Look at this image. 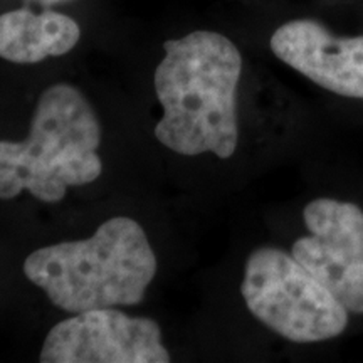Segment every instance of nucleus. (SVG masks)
I'll return each mask as SVG.
<instances>
[{"instance_id":"nucleus-1","label":"nucleus","mask_w":363,"mask_h":363,"mask_svg":"<svg viewBox=\"0 0 363 363\" xmlns=\"http://www.w3.org/2000/svg\"><path fill=\"white\" fill-rule=\"evenodd\" d=\"M155 71V93L163 116L155 136L180 155H234L239 142L238 84L242 57L230 39L195 30L167 40Z\"/></svg>"},{"instance_id":"nucleus-2","label":"nucleus","mask_w":363,"mask_h":363,"mask_svg":"<svg viewBox=\"0 0 363 363\" xmlns=\"http://www.w3.org/2000/svg\"><path fill=\"white\" fill-rule=\"evenodd\" d=\"M26 278L66 313L138 305L157 274L147 233L130 217H113L83 240L35 249Z\"/></svg>"},{"instance_id":"nucleus-3","label":"nucleus","mask_w":363,"mask_h":363,"mask_svg":"<svg viewBox=\"0 0 363 363\" xmlns=\"http://www.w3.org/2000/svg\"><path fill=\"white\" fill-rule=\"evenodd\" d=\"M101 125L76 86L57 83L43 91L22 142H0V199L27 190L40 202L65 199L67 187H81L101 175L98 155Z\"/></svg>"},{"instance_id":"nucleus-4","label":"nucleus","mask_w":363,"mask_h":363,"mask_svg":"<svg viewBox=\"0 0 363 363\" xmlns=\"http://www.w3.org/2000/svg\"><path fill=\"white\" fill-rule=\"evenodd\" d=\"M240 293L249 311L289 342H325L348 325L347 308L281 249L261 247L249 256Z\"/></svg>"},{"instance_id":"nucleus-5","label":"nucleus","mask_w":363,"mask_h":363,"mask_svg":"<svg viewBox=\"0 0 363 363\" xmlns=\"http://www.w3.org/2000/svg\"><path fill=\"white\" fill-rule=\"evenodd\" d=\"M43 363H169L155 320L98 308L59 321L40 350Z\"/></svg>"},{"instance_id":"nucleus-6","label":"nucleus","mask_w":363,"mask_h":363,"mask_svg":"<svg viewBox=\"0 0 363 363\" xmlns=\"http://www.w3.org/2000/svg\"><path fill=\"white\" fill-rule=\"evenodd\" d=\"M303 217L310 235L298 239L291 254L347 311L363 313V211L355 203L316 199Z\"/></svg>"},{"instance_id":"nucleus-7","label":"nucleus","mask_w":363,"mask_h":363,"mask_svg":"<svg viewBox=\"0 0 363 363\" xmlns=\"http://www.w3.org/2000/svg\"><path fill=\"white\" fill-rule=\"evenodd\" d=\"M269 44L279 61L323 89L363 99V35L337 38L320 22L298 19L276 29Z\"/></svg>"},{"instance_id":"nucleus-8","label":"nucleus","mask_w":363,"mask_h":363,"mask_svg":"<svg viewBox=\"0 0 363 363\" xmlns=\"http://www.w3.org/2000/svg\"><path fill=\"white\" fill-rule=\"evenodd\" d=\"M79 38L78 22L56 11L45 9L35 13L30 9H16L0 16V57L16 65L65 56Z\"/></svg>"},{"instance_id":"nucleus-9","label":"nucleus","mask_w":363,"mask_h":363,"mask_svg":"<svg viewBox=\"0 0 363 363\" xmlns=\"http://www.w3.org/2000/svg\"><path fill=\"white\" fill-rule=\"evenodd\" d=\"M33 2H39V4H43V6H51V4L66 2V0H33Z\"/></svg>"}]
</instances>
